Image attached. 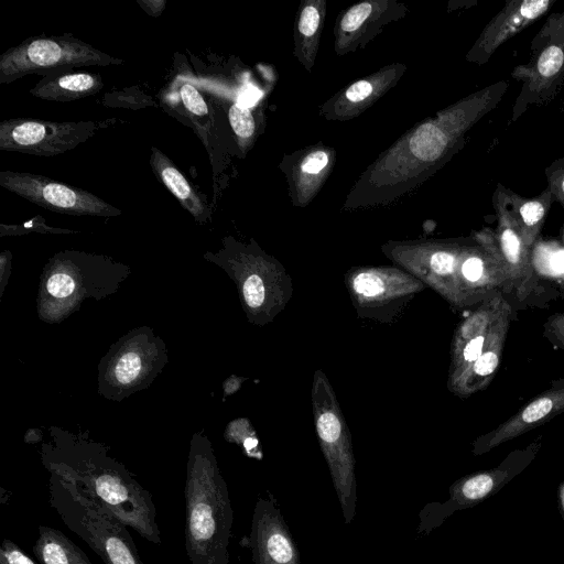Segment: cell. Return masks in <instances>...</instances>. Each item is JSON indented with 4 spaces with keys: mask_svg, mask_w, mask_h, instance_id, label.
I'll return each instance as SVG.
<instances>
[{
    "mask_svg": "<svg viewBox=\"0 0 564 564\" xmlns=\"http://www.w3.org/2000/svg\"><path fill=\"white\" fill-rule=\"evenodd\" d=\"M51 440L42 445L41 458L51 473L73 480L127 527L153 544H161L152 495L87 433L50 427Z\"/></svg>",
    "mask_w": 564,
    "mask_h": 564,
    "instance_id": "1",
    "label": "cell"
},
{
    "mask_svg": "<svg viewBox=\"0 0 564 564\" xmlns=\"http://www.w3.org/2000/svg\"><path fill=\"white\" fill-rule=\"evenodd\" d=\"M185 550L191 564H230L234 511L205 431L195 432L186 464Z\"/></svg>",
    "mask_w": 564,
    "mask_h": 564,
    "instance_id": "2",
    "label": "cell"
},
{
    "mask_svg": "<svg viewBox=\"0 0 564 564\" xmlns=\"http://www.w3.org/2000/svg\"><path fill=\"white\" fill-rule=\"evenodd\" d=\"M131 268L101 254L61 251L44 265L36 294V312L45 323H59L85 300L115 294Z\"/></svg>",
    "mask_w": 564,
    "mask_h": 564,
    "instance_id": "3",
    "label": "cell"
},
{
    "mask_svg": "<svg viewBox=\"0 0 564 564\" xmlns=\"http://www.w3.org/2000/svg\"><path fill=\"white\" fill-rule=\"evenodd\" d=\"M48 500L68 530L105 564H144L127 525L73 480L51 473Z\"/></svg>",
    "mask_w": 564,
    "mask_h": 564,
    "instance_id": "4",
    "label": "cell"
},
{
    "mask_svg": "<svg viewBox=\"0 0 564 564\" xmlns=\"http://www.w3.org/2000/svg\"><path fill=\"white\" fill-rule=\"evenodd\" d=\"M169 362L167 348L151 327L129 330L113 343L97 367V392L120 402L144 390Z\"/></svg>",
    "mask_w": 564,
    "mask_h": 564,
    "instance_id": "5",
    "label": "cell"
},
{
    "mask_svg": "<svg viewBox=\"0 0 564 564\" xmlns=\"http://www.w3.org/2000/svg\"><path fill=\"white\" fill-rule=\"evenodd\" d=\"M313 405L321 449L327 462L345 523L356 514L357 482L349 430L324 373L314 379Z\"/></svg>",
    "mask_w": 564,
    "mask_h": 564,
    "instance_id": "6",
    "label": "cell"
},
{
    "mask_svg": "<svg viewBox=\"0 0 564 564\" xmlns=\"http://www.w3.org/2000/svg\"><path fill=\"white\" fill-rule=\"evenodd\" d=\"M121 58L95 48L73 34L32 36L0 55V84L29 74H52L79 66L121 65Z\"/></svg>",
    "mask_w": 564,
    "mask_h": 564,
    "instance_id": "7",
    "label": "cell"
},
{
    "mask_svg": "<svg viewBox=\"0 0 564 564\" xmlns=\"http://www.w3.org/2000/svg\"><path fill=\"white\" fill-rule=\"evenodd\" d=\"M541 445L539 437L525 447L510 452L498 466L456 480L449 487V498L445 502L427 503L420 511L417 532L427 534L454 512L471 508L497 494L532 463Z\"/></svg>",
    "mask_w": 564,
    "mask_h": 564,
    "instance_id": "8",
    "label": "cell"
},
{
    "mask_svg": "<svg viewBox=\"0 0 564 564\" xmlns=\"http://www.w3.org/2000/svg\"><path fill=\"white\" fill-rule=\"evenodd\" d=\"M101 127V122L95 121L8 119L0 122V149L53 156L73 150L91 138Z\"/></svg>",
    "mask_w": 564,
    "mask_h": 564,
    "instance_id": "9",
    "label": "cell"
},
{
    "mask_svg": "<svg viewBox=\"0 0 564 564\" xmlns=\"http://www.w3.org/2000/svg\"><path fill=\"white\" fill-rule=\"evenodd\" d=\"M0 186L51 212L75 216L115 217L121 210L82 188L44 175L2 171Z\"/></svg>",
    "mask_w": 564,
    "mask_h": 564,
    "instance_id": "10",
    "label": "cell"
},
{
    "mask_svg": "<svg viewBox=\"0 0 564 564\" xmlns=\"http://www.w3.org/2000/svg\"><path fill=\"white\" fill-rule=\"evenodd\" d=\"M546 43L534 45L539 51L533 53L527 65L516 68L513 76L523 82L516 109L520 106L546 98L564 79V14L551 17L547 24L538 34Z\"/></svg>",
    "mask_w": 564,
    "mask_h": 564,
    "instance_id": "11",
    "label": "cell"
},
{
    "mask_svg": "<svg viewBox=\"0 0 564 564\" xmlns=\"http://www.w3.org/2000/svg\"><path fill=\"white\" fill-rule=\"evenodd\" d=\"M253 564H300V553L271 492L259 495L248 536Z\"/></svg>",
    "mask_w": 564,
    "mask_h": 564,
    "instance_id": "12",
    "label": "cell"
},
{
    "mask_svg": "<svg viewBox=\"0 0 564 564\" xmlns=\"http://www.w3.org/2000/svg\"><path fill=\"white\" fill-rule=\"evenodd\" d=\"M204 259L223 268L235 281L248 318L260 323L273 307V273L242 252H234L225 246L219 252H206Z\"/></svg>",
    "mask_w": 564,
    "mask_h": 564,
    "instance_id": "13",
    "label": "cell"
},
{
    "mask_svg": "<svg viewBox=\"0 0 564 564\" xmlns=\"http://www.w3.org/2000/svg\"><path fill=\"white\" fill-rule=\"evenodd\" d=\"M478 240V247L462 252L459 285L465 305L484 301L508 283L494 232L486 230Z\"/></svg>",
    "mask_w": 564,
    "mask_h": 564,
    "instance_id": "14",
    "label": "cell"
},
{
    "mask_svg": "<svg viewBox=\"0 0 564 564\" xmlns=\"http://www.w3.org/2000/svg\"><path fill=\"white\" fill-rule=\"evenodd\" d=\"M564 413V379L522 405L513 415L474 442L473 453L485 454Z\"/></svg>",
    "mask_w": 564,
    "mask_h": 564,
    "instance_id": "15",
    "label": "cell"
},
{
    "mask_svg": "<svg viewBox=\"0 0 564 564\" xmlns=\"http://www.w3.org/2000/svg\"><path fill=\"white\" fill-rule=\"evenodd\" d=\"M500 292L486 297L458 326L454 336L449 388L458 393L485 347L492 321L503 301Z\"/></svg>",
    "mask_w": 564,
    "mask_h": 564,
    "instance_id": "16",
    "label": "cell"
},
{
    "mask_svg": "<svg viewBox=\"0 0 564 564\" xmlns=\"http://www.w3.org/2000/svg\"><path fill=\"white\" fill-rule=\"evenodd\" d=\"M494 205L498 218L497 230L494 235L508 284L516 289L519 297H523L530 292L533 278L529 248L523 242L517 220L508 205L505 188H497Z\"/></svg>",
    "mask_w": 564,
    "mask_h": 564,
    "instance_id": "17",
    "label": "cell"
},
{
    "mask_svg": "<svg viewBox=\"0 0 564 564\" xmlns=\"http://www.w3.org/2000/svg\"><path fill=\"white\" fill-rule=\"evenodd\" d=\"M551 0L511 1L489 22L477 43L479 59L486 61L508 39L543 15Z\"/></svg>",
    "mask_w": 564,
    "mask_h": 564,
    "instance_id": "18",
    "label": "cell"
},
{
    "mask_svg": "<svg viewBox=\"0 0 564 564\" xmlns=\"http://www.w3.org/2000/svg\"><path fill=\"white\" fill-rule=\"evenodd\" d=\"M511 323V306L503 299L489 330L481 355L468 372L458 395L468 397L484 390L492 381L500 365Z\"/></svg>",
    "mask_w": 564,
    "mask_h": 564,
    "instance_id": "19",
    "label": "cell"
},
{
    "mask_svg": "<svg viewBox=\"0 0 564 564\" xmlns=\"http://www.w3.org/2000/svg\"><path fill=\"white\" fill-rule=\"evenodd\" d=\"M150 165L158 178L198 224H206L209 209L206 197L182 174L177 166L158 148H151Z\"/></svg>",
    "mask_w": 564,
    "mask_h": 564,
    "instance_id": "20",
    "label": "cell"
},
{
    "mask_svg": "<svg viewBox=\"0 0 564 564\" xmlns=\"http://www.w3.org/2000/svg\"><path fill=\"white\" fill-rule=\"evenodd\" d=\"M102 87L99 74L61 70L45 75L29 93L44 100L72 101L91 96Z\"/></svg>",
    "mask_w": 564,
    "mask_h": 564,
    "instance_id": "21",
    "label": "cell"
},
{
    "mask_svg": "<svg viewBox=\"0 0 564 564\" xmlns=\"http://www.w3.org/2000/svg\"><path fill=\"white\" fill-rule=\"evenodd\" d=\"M505 195L519 226L523 242L530 249L545 221L553 194L547 188L539 197L531 199H524L506 189Z\"/></svg>",
    "mask_w": 564,
    "mask_h": 564,
    "instance_id": "22",
    "label": "cell"
},
{
    "mask_svg": "<svg viewBox=\"0 0 564 564\" xmlns=\"http://www.w3.org/2000/svg\"><path fill=\"white\" fill-rule=\"evenodd\" d=\"M33 553L41 564H93L85 552L62 531L47 525L39 527Z\"/></svg>",
    "mask_w": 564,
    "mask_h": 564,
    "instance_id": "23",
    "label": "cell"
},
{
    "mask_svg": "<svg viewBox=\"0 0 564 564\" xmlns=\"http://www.w3.org/2000/svg\"><path fill=\"white\" fill-rule=\"evenodd\" d=\"M405 278L406 275L402 273L392 274L368 270L357 273L352 279L351 285L359 297L379 301L390 297V293L397 295L402 292L409 293L420 286V283L412 282L411 279L404 283L391 286Z\"/></svg>",
    "mask_w": 564,
    "mask_h": 564,
    "instance_id": "24",
    "label": "cell"
},
{
    "mask_svg": "<svg viewBox=\"0 0 564 564\" xmlns=\"http://www.w3.org/2000/svg\"><path fill=\"white\" fill-rule=\"evenodd\" d=\"M446 144L444 133L433 123L417 128L410 139L411 152L422 161H435L443 153Z\"/></svg>",
    "mask_w": 564,
    "mask_h": 564,
    "instance_id": "25",
    "label": "cell"
},
{
    "mask_svg": "<svg viewBox=\"0 0 564 564\" xmlns=\"http://www.w3.org/2000/svg\"><path fill=\"white\" fill-rule=\"evenodd\" d=\"M225 438L228 442L239 444L247 456L262 459L259 442L246 420H237L227 425Z\"/></svg>",
    "mask_w": 564,
    "mask_h": 564,
    "instance_id": "26",
    "label": "cell"
},
{
    "mask_svg": "<svg viewBox=\"0 0 564 564\" xmlns=\"http://www.w3.org/2000/svg\"><path fill=\"white\" fill-rule=\"evenodd\" d=\"M228 118L234 132L240 140L250 138L254 132V120L249 108L234 104L229 108Z\"/></svg>",
    "mask_w": 564,
    "mask_h": 564,
    "instance_id": "27",
    "label": "cell"
},
{
    "mask_svg": "<svg viewBox=\"0 0 564 564\" xmlns=\"http://www.w3.org/2000/svg\"><path fill=\"white\" fill-rule=\"evenodd\" d=\"M180 96L186 110L191 115H195L197 117L208 116L207 105L196 87L189 83H184L180 89Z\"/></svg>",
    "mask_w": 564,
    "mask_h": 564,
    "instance_id": "28",
    "label": "cell"
},
{
    "mask_svg": "<svg viewBox=\"0 0 564 564\" xmlns=\"http://www.w3.org/2000/svg\"><path fill=\"white\" fill-rule=\"evenodd\" d=\"M1 234L0 236L6 235H22L29 231H37V232H55V234H70L75 232L73 230L61 229V228H52L48 227L44 219L37 217L36 219H32L29 223H25L21 226H6L1 225Z\"/></svg>",
    "mask_w": 564,
    "mask_h": 564,
    "instance_id": "29",
    "label": "cell"
},
{
    "mask_svg": "<svg viewBox=\"0 0 564 564\" xmlns=\"http://www.w3.org/2000/svg\"><path fill=\"white\" fill-rule=\"evenodd\" d=\"M0 564H35V562L18 544L3 539L0 546Z\"/></svg>",
    "mask_w": 564,
    "mask_h": 564,
    "instance_id": "30",
    "label": "cell"
},
{
    "mask_svg": "<svg viewBox=\"0 0 564 564\" xmlns=\"http://www.w3.org/2000/svg\"><path fill=\"white\" fill-rule=\"evenodd\" d=\"M544 335L564 351V312L547 317L544 323Z\"/></svg>",
    "mask_w": 564,
    "mask_h": 564,
    "instance_id": "31",
    "label": "cell"
},
{
    "mask_svg": "<svg viewBox=\"0 0 564 564\" xmlns=\"http://www.w3.org/2000/svg\"><path fill=\"white\" fill-rule=\"evenodd\" d=\"M371 12V4L362 2L352 7L341 20V29L346 32L356 31Z\"/></svg>",
    "mask_w": 564,
    "mask_h": 564,
    "instance_id": "32",
    "label": "cell"
},
{
    "mask_svg": "<svg viewBox=\"0 0 564 564\" xmlns=\"http://www.w3.org/2000/svg\"><path fill=\"white\" fill-rule=\"evenodd\" d=\"M319 23L318 11L314 7H306L301 13L299 30L303 35L310 36L315 33Z\"/></svg>",
    "mask_w": 564,
    "mask_h": 564,
    "instance_id": "33",
    "label": "cell"
},
{
    "mask_svg": "<svg viewBox=\"0 0 564 564\" xmlns=\"http://www.w3.org/2000/svg\"><path fill=\"white\" fill-rule=\"evenodd\" d=\"M327 154L323 151L311 153L302 164V171L310 174L319 173L327 164Z\"/></svg>",
    "mask_w": 564,
    "mask_h": 564,
    "instance_id": "34",
    "label": "cell"
},
{
    "mask_svg": "<svg viewBox=\"0 0 564 564\" xmlns=\"http://www.w3.org/2000/svg\"><path fill=\"white\" fill-rule=\"evenodd\" d=\"M11 259L12 253L9 250H4L0 254V299L3 295L4 289L9 282L11 275Z\"/></svg>",
    "mask_w": 564,
    "mask_h": 564,
    "instance_id": "35",
    "label": "cell"
},
{
    "mask_svg": "<svg viewBox=\"0 0 564 564\" xmlns=\"http://www.w3.org/2000/svg\"><path fill=\"white\" fill-rule=\"evenodd\" d=\"M372 91L371 85L366 80H359L352 84L346 91V97L350 101H360L368 97Z\"/></svg>",
    "mask_w": 564,
    "mask_h": 564,
    "instance_id": "36",
    "label": "cell"
},
{
    "mask_svg": "<svg viewBox=\"0 0 564 564\" xmlns=\"http://www.w3.org/2000/svg\"><path fill=\"white\" fill-rule=\"evenodd\" d=\"M550 178V189L553 196H556L562 204H564V173L557 171L554 172L553 176H549Z\"/></svg>",
    "mask_w": 564,
    "mask_h": 564,
    "instance_id": "37",
    "label": "cell"
},
{
    "mask_svg": "<svg viewBox=\"0 0 564 564\" xmlns=\"http://www.w3.org/2000/svg\"><path fill=\"white\" fill-rule=\"evenodd\" d=\"M138 4H140L148 14L158 18L161 15L166 2L164 0H139Z\"/></svg>",
    "mask_w": 564,
    "mask_h": 564,
    "instance_id": "38",
    "label": "cell"
},
{
    "mask_svg": "<svg viewBox=\"0 0 564 564\" xmlns=\"http://www.w3.org/2000/svg\"><path fill=\"white\" fill-rule=\"evenodd\" d=\"M241 381L242 379L236 376H231L230 378H228L223 384L224 397L237 391L240 387Z\"/></svg>",
    "mask_w": 564,
    "mask_h": 564,
    "instance_id": "39",
    "label": "cell"
},
{
    "mask_svg": "<svg viewBox=\"0 0 564 564\" xmlns=\"http://www.w3.org/2000/svg\"><path fill=\"white\" fill-rule=\"evenodd\" d=\"M43 438V433L40 429H29L24 435L26 443H37Z\"/></svg>",
    "mask_w": 564,
    "mask_h": 564,
    "instance_id": "40",
    "label": "cell"
},
{
    "mask_svg": "<svg viewBox=\"0 0 564 564\" xmlns=\"http://www.w3.org/2000/svg\"><path fill=\"white\" fill-rule=\"evenodd\" d=\"M557 494H558L560 508H561V511H562V514L564 518V481H562L558 485Z\"/></svg>",
    "mask_w": 564,
    "mask_h": 564,
    "instance_id": "41",
    "label": "cell"
}]
</instances>
